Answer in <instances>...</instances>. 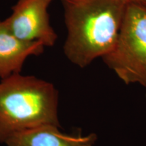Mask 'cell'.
Masks as SVG:
<instances>
[{"instance_id":"obj_1","label":"cell","mask_w":146,"mask_h":146,"mask_svg":"<svg viewBox=\"0 0 146 146\" xmlns=\"http://www.w3.org/2000/svg\"><path fill=\"white\" fill-rule=\"evenodd\" d=\"M66 26L64 52L71 62L84 68L114 47L129 1L126 0H62Z\"/></svg>"},{"instance_id":"obj_2","label":"cell","mask_w":146,"mask_h":146,"mask_svg":"<svg viewBox=\"0 0 146 146\" xmlns=\"http://www.w3.org/2000/svg\"><path fill=\"white\" fill-rule=\"evenodd\" d=\"M58 92L33 76L12 74L0 82V143L14 133L45 125L60 127Z\"/></svg>"},{"instance_id":"obj_3","label":"cell","mask_w":146,"mask_h":146,"mask_svg":"<svg viewBox=\"0 0 146 146\" xmlns=\"http://www.w3.org/2000/svg\"><path fill=\"white\" fill-rule=\"evenodd\" d=\"M102 59L125 83L146 87V7L127 3L114 46Z\"/></svg>"},{"instance_id":"obj_4","label":"cell","mask_w":146,"mask_h":146,"mask_svg":"<svg viewBox=\"0 0 146 146\" xmlns=\"http://www.w3.org/2000/svg\"><path fill=\"white\" fill-rule=\"evenodd\" d=\"M50 3V0H18L5 23L18 39L53 46L57 35L51 26L47 12Z\"/></svg>"},{"instance_id":"obj_5","label":"cell","mask_w":146,"mask_h":146,"mask_svg":"<svg viewBox=\"0 0 146 146\" xmlns=\"http://www.w3.org/2000/svg\"><path fill=\"white\" fill-rule=\"evenodd\" d=\"M45 46L40 42L25 41L11 32L4 21H0V78L18 74L29 56L43 54Z\"/></svg>"},{"instance_id":"obj_6","label":"cell","mask_w":146,"mask_h":146,"mask_svg":"<svg viewBox=\"0 0 146 146\" xmlns=\"http://www.w3.org/2000/svg\"><path fill=\"white\" fill-rule=\"evenodd\" d=\"M97 135H67L59 127L45 125L12 135L5 139L7 146H94Z\"/></svg>"},{"instance_id":"obj_7","label":"cell","mask_w":146,"mask_h":146,"mask_svg":"<svg viewBox=\"0 0 146 146\" xmlns=\"http://www.w3.org/2000/svg\"><path fill=\"white\" fill-rule=\"evenodd\" d=\"M134 1H137V2L140 3L141 4H142L145 7H146V0H134Z\"/></svg>"},{"instance_id":"obj_8","label":"cell","mask_w":146,"mask_h":146,"mask_svg":"<svg viewBox=\"0 0 146 146\" xmlns=\"http://www.w3.org/2000/svg\"><path fill=\"white\" fill-rule=\"evenodd\" d=\"M126 1H134V0H126Z\"/></svg>"},{"instance_id":"obj_9","label":"cell","mask_w":146,"mask_h":146,"mask_svg":"<svg viewBox=\"0 0 146 146\" xmlns=\"http://www.w3.org/2000/svg\"><path fill=\"white\" fill-rule=\"evenodd\" d=\"M50 1H53V0H50Z\"/></svg>"},{"instance_id":"obj_10","label":"cell","mask_w":146,"mask_h":146,"mask_svg":"<svg viewBox=\"0 0 146 146\" xmlns=\"http://www.w3.org/2000/svg\"></svg>"}]
</instances>
